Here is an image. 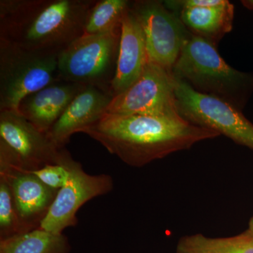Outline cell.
<instances>
[{"label": "cell", "instance_id": "cell-1", "mask_svg": "<svg viewBox=\"0 0 253 253\" xmlns=\"http://www.w3.org/2000/svg\"><path fill=\"white\" fill-rule=\"evenodd\" d=\"M81 133L99 142L110 154L134 168H141L199 141L219 136L216 131L194 126L179 115H118L106 113Z\"/></svg>", "mask_w": 253, "mask_h": 253}, {"label": "cell", "instance_id": "cell-2", "mask_svg": "<svg viewBox=\"0 0 253 253\" xmlns=\"http://www.w3.org/2000/svg\"><path fill=\"white\" fill-rule=\"evenodd\" d=\"M95 0H1L0 38L59 54L84 35Z\"/></svg>", "mask_w": 253, "mask_h": 253}, {"label": "cell", "instance_id": "cell-3", "mask_svg": "<svg viewBox=\"0 0 253 253\" xmlns=\"http://www.w3.org/2000/svg\"><path fill=\"white\" fill-rule=\"evenodd\" d=\"M172 74L195 91L223 100L241 111L253 94V73L231 67L221 58L217 46L192 34Z\"/></svg>", "mask_w": 253, "mask_h": 253}, {"label": "cell", "instance_id": "cell-4", "mask_svg": "<svg viewBox=\"0 0 253 253\" xmlns=\"http://www.w3.org/2000/svg\"><path fill=\"white\" fill-rule=\"evenodd\" d=\"M58 56L0 38V111H18L25 97L61 80Z\"/></svg>", "mask_w": 253, "mask_h": 253}, {"label": "cell", "instance_id": "cell-5", "mask_svg": "<svg viewBox=\"0 0 253 253\" xmlns=\"http://www.w3.org/2000/svg\"><path fill=\"white\" fill-rule=\"evenodd\" d=\"M121 34V28L106 34H84L73 41L58 56L61 79L109 91L117 68Z\"/></svg>", "mask_w": 253, "mask_h": 253}, {"label": "cell", "instance_id": "cell-6", "mask_svg": "<svg viewBox=\"0 0 253 253\" xmlns=\"http://www.w3.org/2000/svg\"><path fill=\"white\" fill-rule=\"evenodd\" d=\"M175 97L177 112L183 119L253 150V124L242 111L223 100L198 92L177 79Z\"/></svg>", "mask_w": 253, "mask_h": 253}, {"label": "cell", "instance_id": "cell-7", "mask_svg": "<svg viewBox=\"0 0 253 253\" xmlns=\"http://www.w3.org/2000/svg\"><path fill=\"white\" fill-rule=\"evenodd\" d=\"M130 10L144 32L149 61L172 71L191 33L178 15L158 0L131 1Z\"/></svg>", "mask_w": 253, "mask_h": 253}, {"label": "cell", "instance_id": "cell-8", "mask_svg": "<svg viewBox=\"0 0 253 253\" xmlns=\"http://www.w3.org/2000/svg\"><path fill=\"white\" fill-rule=\"evenodd\" d=\"M176 79L172 71L149 61L137 81L114 96L107 113L118 115H179L176 106Z\"/></svg>", "mask_w": 253, "mask_h": 253}, {"label": "cell", "instance_id": "cell-9", "mask_svg": "<svg viewBox=\"0 0 253 253\" xmlns=\"http://www.w3.org/2000/svg\"><path fill=\"white\" fill-rule=\"evenodd\" d=\"M0 176L11 189L25 232L40 229L59 190L46 186L31 171L23 169L14 154L0 141Z\"/></svg>", "mask_w": 253, "mask_h": 253}, {"label": "cell", "instance_id": "cell-10", "mask_svg": "<svg viewBox=\"0 0 253 253\" xmlns=\"http://www.w3.org/2000/svg\"><path fill=\"white\" fill-rule=\"evenodd\" d=\"M0 141L14 154L20 166L35 171L47 165L62 164L69 152L60 149L18 111H0Z\"/></svg>", "mask_w": 253, "mask_h": 253}, {"label": "cell", "instance_id": "cell-11", "mask_svg": "<svg viewBox=\"0 0 253 253\" xmlns=\"http://www.w3.org/2000/svg\"><path fill=\"white\" fill-rule=\"evenodd\" d=\"M111 176L108 174L91 175L83 169L81 163L73 160L69 165V177L59 190L49 213L40 229L54 234L78 224L80 208L98 196L107 194L113 189Z\"/></svg>", "mask_w": 253, "mask_h": 253}, {"label": "cell", "instance_id": "cell-12", "mask_svg": "<svg viewBox=\"0 0 253 253\" xmlns=\"http://www.w3.org/2000/svg\"><path fill=\"white\" fill-rule=\"evenodd\" d=\"M113 98L109 91L101 88L84 86L46 134L59 149H65L71 136L102 118Z\"/></svg>", "mask_w": 253, "mask_h": 253}, {"label": "cell", "instance_id": "cell-13", "mask_svg": "<svg viewBox=\"0 0 253 253\" xmlns=\"http://www.w3.org/2000/svg\"><path fill=\"white\" fill-rule=\"evenodd\" d=\"M149 61L144 32L129 7L121 23L117 68L109 94L114 97L126 91L140 77Z\"/></svg>", "mask_w": 253, "mask_h": 253}, {"label": "cell", "instance_id": "cell-14", "mask_svg": "<svg viewBox=\"0 0 253 253\" xmlns=\"http://www.w3.org/2000/svg\"><path fill=\"white\" fill-rule=\"evenodd\" d=\"M84 86L60 80L25 97L18 112L39 130L47 133Z\"/></svg>", "mask_w": 253, "mask_h": 253}, {"label": "cell", "instance_id": "cell-15", "mask_svg": "<svg viewBox=\"0 0 253 253\" xmlns=\"http://www.w3.org/2000/svg\"><path fill=\"white\" fill-rule=\"evenodd\" d=\"M177 15L191 34L217 46L224 36L232 30L234 5L225 0L217 6L186 8Z\"/></svg>", "mask_w": 253, "mask_h": 253}, {"label": "cell", "instance_id": "cell-16", "mask_svg": "<svg viewBox=\"0 0 253 253\" xmlns=\"http://www.w3.org/2000/svg\"><path fill=\"white\" fill-rule=\"evenodd\" d=\"M176 253H253V234L246 230L239 235L210 238L202 234L183 236Z\"/></svg>", "mask_w": 253, "mask_h": 253}, {"label": "cell", "instance_id": "cell-17", "mask_svg": "<svg viewBox=\"0 0 253 253\" xmlns=\"http://www.w3.org/2000/svg\"><path fill=\"white\" fill-rule=\"evenodd\" d=\"M68 251L66 236L41 229L0 241V253H68Z\"/></svg>", "mask_w": 253, "mask_h": 253}, {"label": "cell", "instance_id": "cell-18", "mask_svg": "<svg viewBox=\"0 0 253 253\" xmlns=\"http://www.w3.org/2000/svg\"><path fill=\"white\" fill-rule=\"evenodd\" d=\"M130 4L127 0L96 1L86 16L84 34H106L121 29Z\"/></svg>", "mask_w": 253, "mask_h": 253}, {"label": "cell", "instance_id": "cell-19", "mask_svg": "<svg viewBox=\"0 0 253 253\" xmlns=\"http://www.w3.org/2000/svg\"><path fill=\"white\" fill-rule=\"evenodd\" d=\"M26 234L7 181L0 176V241Z\"/></svg>", "mask_w": 253, "mask_h": 253}, {"label": "cell", "instance_id": "cell-20", "mask_svg": "<svg viewBox=\"0 0 253 253\" xmlns=\"http://www.w3.org/2000/svg\"><path fill=\"white\" fill-rule=\"evenodd\" d=\"M73 158L70 155L62 164L47 165L38 170L31 171L46 186L60 190L66 185L69 177V165Z\"/></svg>", "mask_w": 253, "mask_h": 253}, {"label": "cell", "instance_id": "cell-21", "mask_svg": "<svg viewBox=\"0 0 253 253\" xmlns=\"http://www.w3.org/2000/svg\"><path fill=\"white\" fill-rule=\"evenodd\" d=\"M225 0H168L163 1L165 6L177 15L181 10L186 8L204 7L220 5Z\"/></svg>", "mask_w": 253, "mask_h": 253}, {"label": "cell", "instance_id": "cell-22", "mask_svg": "<svg viewBox=\"0 0 253 253\" xmlns=\"http://www.w3.org/2000/svg\"><path fill=\"white\" fill-rule=\"evenodd\" d=\"M241 3L248 9L253 10V0H243Z\"/></svg>", "mask_w": 253, "mask_h": 253}, {"label": "cell", "instance_id": "cell-23", "mask_svg": "<svg viewBox=\"0 0 253 253\" xmlns=\"http://www.w3.org/2000/svg\"><path fill=\"white\" fill-rule=\"evenodd\" d=\"M247 230L253 234V215L251 218V219H250L249 227H248Z\"/></svg>", "mask_w": 253, "mask_h": 253}]
</instances>
